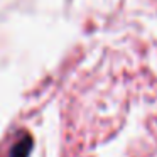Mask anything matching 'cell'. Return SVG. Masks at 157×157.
<instances>
[{
  "label": "cell",
  "instance_id": "cell-1",
  "mask_svg": "<svg viewBox=\"0 0 157 157\" xmlns=\"http://www.w3.org/2000/svg\"><path fill=\"white\" fill-rule=\"evenodd\" d=\"M29 150H31V139H29V137H24V140L19 142L17 145L12 149L10 157H27Z\"/></svg>",
  "mask_w": 157,
  "mask_h": 157
}]
</instances>
